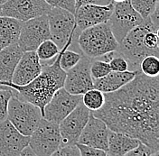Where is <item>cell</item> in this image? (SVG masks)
Wrapping results in <instances>:
<instances>
[{"mask_svg":"<svg viewBox=\"0 0 159 156\" xmlns=\"http://www.w3.org/2000/svg\"><path fill=\"white\" fill-rule=\"evenodd\" d=\"M20 155L21 156H35V154H34V152L33 151V149L30 147V145H26V146L25 147L22 151H21V153H20Z\"/></svg>","mask_w":159,"mask_h":156,"instance_id":"obj_35","label":"cell"},{"mask_svg":"<svg viewBox=\"0 0 159 156\" xmlns=\"http://www.w3.org/2000/svg\"><path fill=\"white\" fill-rule=\"evenodd\" d=\"M23 22L0 16V49L17 42Z\"/></svg>","mask_w":159,"mask_h":156,"instance_id":"obj_21","label":"cell"},{"mask_svg":"<svg viewBox=\"0 0 159 156\" xmlns=\"http://www.w3.org/2000/svg\"><path fill=\"white\" fill-rule=\"evenodd\" d=\"M59 125L42 117L31 134L29 145L37 156H52L61 146Z\"/></svg>","mask_w":159,"mask_h":156,"instance_id":"obj_7","label":"cell"},{"mask_svg":"<svg viewBox=\"0 0 159 156\" xmlns=\"http://www.w3.org/2000/svg\"><path fill=\"white\" fill-rule=\"evenodd\" d=\"M23 51L16 42L0 50V86L12 82V77Z\"/></svg>","mask_w":159,"mask_h":156,"instance_id":"obj_18","label":"cell"},{"mask_svg":"<svg viewBox=\"0 0 159 156\" xmlns=\"http://www.w3.org/2000/svg\"><path fill=\"white\" fill-rule=\"evenodd\" d=\"M52 156H80V150L76 145H61Z\"/></svg>","mask_w":159,"mask_h":156,"instance_id":"obj_33","label":"cell"},{"mask_svg":"<svg viewBox=\"0 0 159 156\" xmlns=\"http://www.w3.org/2000/svg\"><path fill=\"white\" fill-rule=\"evenodd\" d=\"M30 136L21 134L6 119L0 122V156H18L29 145Z\"/></svg>","mask_w":159,"mask_h":156,"instance_id":"obj_15","label":"cell"},{"mask_svg":"<svg viewBox=\"0 0 159 156\" xmlns=\"http://www.w3.org/2000/svg\"><path fill=\"white\" fill-rule=\"evenodd\" d=\"M139 71H113L111 70L106 76L93 79V87L103 93L116 91L136 77Z\"/></svg>","mask_w":159,"mask_h":156,"instance_id":"obj_19","label":"cell"},{"mask_svg":"<svg viewBox=\"0 0 159 156\" xmlns=\"http://www.w3.org/2000/svg\"><path fill=\"white\" fill-rule=\"evenodd\" d=\"M143 20L144 18L133 8L130 0H125L114 2V8L107 23L119 43L128 33L140 25Z\"/></svg>","mask_w":159,"mask_h":156,"instance_id":"obj_8","label":"cell"},{"mask_svg":"<svg viewBox=\"0 0 159 156\" xmlns=\"http://www.w3.org/2000/svg\"><path fill=\"white\" fill-rule=\"evenodd\" d=\"M109 66L113 71H126L129 70V63L118 51H115L114 55L109 60Z\"/></svg>","mask_w":159,"mask_h":156,"instance_id":"obj_29","label":"cell"},{"mask_svg":"<svg viewBox=\"0 0 159 156\" xmlns=\"http://www.w3.org/2000/svg\"><path fill=\"white\" fill-rule=\"evenodd\" d=\"M0 50H1V49H0Z\"/></svg>","mask_w":159,"mask_h":156,"instance_id":"obj_39","label":"cell"},{"mask_svg":"<svg viewBox=\"0 0 159 156\" xmlns=\"http://www.w3.org/2000/svg\"><path fill=\"white\" fill-rule=\"evenodd\" d=\"M159 0H130L133 8L145 19L158 7Z\"/></svg>","mask_w":159,"mask_h":156,"instance_id":"obj_26","label":"cell"},{"mask_svg":"<svg viewBox=\"0 0 159 156\" xmlns=\"http://www.w3.org/2000/svg\"><path fill=\"white\" fill-rule=\"evenodd\" d=\"M52 7H59L74 14L76 6L75 0H44Z\"/></svg>","mask_w":159,"mask_h":156,"instance_id":"obj_31","label":"cell"},{"mask_svg":"<svg viewBox=\"0 0 159 156\" xmlns=\"http://www.w3.org/2000/svg\"><path fill=\"white\" fill-rule=\"evenodd\" d=\"M92 59L82 54L79 62L66 71L63 88L74 95H82L93 88V78L90 74Z\"/></svg>","mask_w":159,"mask_h":156,"instance_id":"obj_13","label":"cell"},{"mask_svg":"<svg viewBox=\"0 0 159 156\" xmlns=\"http://www.w3.org/2000/svg\"><path fill=\"white\" fill-rule=\"evenodd\" d=\"M82 103L91 112L101 108L105 103V95L97 88H91L82 94Z\"/></svg>","mask_w":159,"mask_h":156,"instance_id":"obj_22","label":"cell"},{"mask_svg":"<svg viewBox=\"0 0 159 156\" xmlns=\"http://www.w3.org/2000/svg\"><path fill=\"white\" fill-rule=\"evenodd\" d=\"M104 95V105L93 116L109 130L139 139L159 153L158 76L148 77L139 70L125 86Z\"/></svg>","mask_w":159,"mask_h":156,"instance_id":"obj_1","label":"cell"},{"mask_svg":"<svg viewBox=\"0 0 159 156\" xmlns=\"http://www.w3.org/2000/svg\"><path fill=\"white\" fill-rule=\"evenodd\" d=\"M51 39L47 15L23 22L17 43L23 51H35L41 42Z\"/></svg>","mask_w":159,"mask_h":156,"instance_id":"obj_9","label":"cell"},{"mask_svg":"<svg viewBox=\"0 0 159 156\" xmlns=\"http://www.w3.org/2000/svg\"><path fill=\"white\" fill-rule=\"evenodd\" d=\"M42 63L35 51H24L15 69L12 83L18 86L28 84L42 71Z\"/></svg>","mask_w":159,"mask_h":156,"instance_id":"obj_17","label":"cell"},{"mask_svg":"<svg viewBox=\"0 0 159 156\" xmlns=\"http://www.w3.org/2000/svg\"><path fill=\"white\" fill-rule=\"evenodd\" d=\"M51 8L52 7L44 0H7L1 5L0 16L25 22L47 15Z\"/></svg>","mask_w":159,"mask_h":156,"instance_id":"obj_11","label":"cell"},{"mask_svg":"<svg viewBox=\"0 0 159 156\" xmlns=\"http://www.w3.org/2000/svg\"><path fill=\"white\" fill-rule=\"evenodd\" d=\"M58 56H59L60 67L64 71H67L79 62V60L82 56V53L77 51L64 47L63 49L60 51Z\"/></svg>","mask_w":159,"mask_h":156,"instance_id":"obj_24","label":"cell"},{"mask_svg":"<svg viewBox=\"0 0 159 156\" xmlns=\"http://www.w3.org/2000/svg\"><path fill=\"white\" fill-rule=\"evenodd\" d=\"M77 44L80 51L90 59L99 58L119 48V42L108 23L82 30L78 36Z\"/></svg>","mask_w":159,"mask_h":156,"instance_id":"obj_3","label":"cell"},{"mask_svg":"<svg viewBox=\"0 0 159 156\" xmlns=\"http://www.w3.org/2000/svg\"><path fill=\"white\" fill-rule=\"evenodd\" d=\"M35 52L41 62H46L55 58L59 54L60 49L52 40L47 39L40 43Z\"/></svg>","mask_w":159,"mask_h":156,"instance_id":"obj_23","label":"cell"},{"mask_svg":"<svg viewBox=\"0 0 159 156\" xmlns=\"http://www.w3.org/2000/svg\"><path fill=\"white\" fill-rule=\"evenodd\" d=\"M47 16L51 39L57 44L60 51L67 47L80 51L77 40L80 32L77 29L74 14L62 8L52 7Z\"/></svg>","mask_w":159,"mask_h":156,"instance_id":"obj_5","label":"cell"},{"mask_svg":"<svg viewBox=\"0 0 159 156\" xmlns=\"http://www.w3.org/2000/svg\"><path fill=\"white\" fill-rule=\"evenodd\" d=\"M77 147L80 150V156H105L106 152L101 150V149H98L95 147L89 146V145H82V144H76Z\"/></svg>","mask_w":159,"mask_h":156,"instance_id":"obj_32","label":"cell"},{"mask_svg":"<svg viewBox=\"0 0 159 156\" xmlns=\"http://www.w3.org/2000/svg\"><path fill=\"white\" fill-rule=\"evenodd\" d=\"M43 117L39 107L12 96L8 103L7 119L21 134L30 136Z\"/></svg>","mask_w":159,"mask_h":156,"instance_id":"obj_6","label":"cell"},{"mask_svg":"<svg viewBox=\"0 0 159 156\" xmlns=\"http://www.w3.org/2000/svg\"><path fill=\"white\" fill-rule=\"evenodd\" d=\"M111 71L109 62L99 58L92 59L90 63V74L93 79L100 78L106 76Z\"/></svg>","mask_w":159,"mask_h":156,"instance_id":"obj_27","label":"cell"},{"mask_svg":"<svg viewBox=\"0 0 159 156\" xmlns=\"http://www.w3.org/2000/svg\"><path fill=\"white\" fill-rule=\"evenodd\" d=\"M139 139L109 130L106 154L109 156L127 155L129 152L139 145Z\"/></svg>","mask_w":159,"mask_h":156,"instance_id":"obj_20","label":"cell"},{"mask_svg":"<svg viewBox=\"0 0 159 156\" xmlns=\"http://www.w3.org/2000/svg\"><path fill=\"white\" fill-rule=\"evenodd\" d=\"M149 30H158V26L147 17L140 25L129 32L119 43L117 51L127 60L129 70L139 71L141 60L148 55H155L144 43V36Z\"/></svg>","mask_w":159,"mask_h":156,"instance_id":"obj_4","label":"cell"},{"mask_svg":"<svg viewBox=\"0 0 159 156\" xmlns=\"http://www.w3.org/2000/svg\"><path fill=\"white\" fill-rule=\"evenodd\" d=\"M12 96V88L6 86H0V122L7 119L8 103Z\"/></svg>","mask_w":159,"mask_h":156,"instance_id":"obj_28","label":"cell"},{"mask_svg":"<svg viewBox=\"0 0 159 156\" xmlns=\"http://www.w3.org/2000/svg\"><path fill=\"white\" fill-rule=\"evenodd\" d=\"M90 110L84 106L82 101L59 124L61 145H76L79 137L87 124Z\"/></svg>","mask_w":159,"mask_h":156,"instance_id":"obj_12","label":"cell"},{"mask_svg":"<svg viewBox=\"0 0 159 156\" xmlns=\"http://www.w3.org/2000/svg\"><path fill=\"white\" fill-rule=\"evenodd\" d=\"M7 0H0V5H2V4H4L5 2H7Z\"/></svg>","mask_w":159,"mask_h":156,"instance_id":"obj_36","label":"cell"},{"mask_svg":"<svg viewBox=\"0 0 159 156\" xmlns=\"http://www.w3.org/2000/svg\"><path fill=\"white\" fill-rule=\"evenodd\" d=\"M41 63L43 66L41 73L28 84L18 86L10 82L4 86L12 88L13 95L16 98L37 106L43 114L44 106L56 90L63 87L66 71L60 67L58 55L50 61Z\"/></svg>","mask_w":159,"mask_h":156,"instance_id":"obj_2","label":"cell"},{"mask_svg":"<svg viewBox=\"0 0 159 156\" xmlns=\"http://www.w3.org/2000/svg\"><path fill=\"white\" fill-rule=\"evenodd\" d=\"M0 12H1V5H0Z\"/></svg>","mask_w":159,"mask_h":156,"instance_id":"obj_38","label":"cell"},{"mask_svg":"<svg viewBox=\"0 0 159 156\" xmlns=\"http://www.w3.org/2000/svg\"><path fill=\"white\" fill-rule=\"evenodd\" d=\"M114 8V2L109 5H82L77 7L74 12V17L77 29L80 32L97 25L99 24L107 23Z\"/></svg>","mask_w":159,"mask_h":156,"instance_id":"obj_14","label":"cell"},{"mask_svg":"<svg viewBox=\"0 0 159 156\" xmlns=\"http://www.w3.org/2000/svg\"><path fill=\"white\" fill-rule=\"evenodd\" d=\"M109 133V129L106 123L94 117L90 112L89 120L80 136L78 143L107 152Z\"/></svg>","mask_w":159,"mask_h":156,"instance_id":"obj_16","label":"cell"},{"mask_svg":"<svg viewBox=\"0 0 159 156\" xmlns=\"http://www.w3.org/2000/svg\"><path fill=\"white\" fill-rule=\"evenodd\" d=\"M140 71L148 76L157 77L159 74V59L156 55H148L143 59L139 65Z\"/></svg>","mask_w":159,"mask_h":156,"instance_id":"obj_25","label":"cell"},{"mask_svg":"<svg viewBox=\"0 0 159 156\" xmlns=\"http://www.w3.org/2000/svg\"><path fill=\"white\" fill-rule=\"evenodd\" d=\"M113 2H122V1H125V0H112Z\"/></svg>","mask_w":159,"mask_h":156,"instance_id":"obj_37","label":"cell"},{"mask_svg":"<svg viewBox=\"0 0 159 156\" xmlns=\"http://www.w3.org/2000/svg\"><path fill=\"white\" fill-rule=\"evenodd\" d=\"M111 2L112 0H75V6H76V8L82 5H87V4L105 6V5H109Z\"/></svg>","mask_w":159,"mask_h":156,"instance_id":"obj_34","label":"cell"},{"mask_svg":"<svg viewBox=\"0 0 159 156\" xmlns=\"http://www.w3.org/2000/svg\"><path fill=\"white\" fill-rule=\"evenodd\" d=\"M159 153L155 151L153 148L145 145L142 142H139V145L128 153V156H153L158 155Z\"/></svg>","mask_w":159,"mask_h":156,"instance_id":"obj_30","label":"cell"},{"mask_svg":"<svg viewBox=\"0 0 159 156\" xmlns=\"http://www.w3.org/2000/svg\"><path fill=\"white\" fill-rule=\"evenodd\" d=\"M82 101V95H74L61 88L44 106L43 117L48 121L60 123Z\"/></svg>","mask_w":159,"mask_h":156,"instance_id":"obj_10","label":"cell"}]
</instances>
